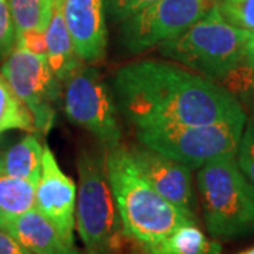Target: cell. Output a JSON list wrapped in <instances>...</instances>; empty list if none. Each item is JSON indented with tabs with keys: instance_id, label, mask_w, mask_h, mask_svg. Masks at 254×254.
<instances>
[{
	"instance_id": "obj_2",
	"label": "cell",
	"mask_w": 254,
	"mask_h": 254,
	"mask_svg": "<svg viewBox=\"0 0 254 254\" xmlns=\"http://www.w3.org/2000/svg\"><path fill=\"white\" fill-rule=\"evenodd\" d=\"M105 163L123 232L133 245L157 243L184 223H198L150 185L127 145L106 148Z\"/></svg>"
},
{
	"instance_id": "obj_17",
	"label": "cell",
	"mask_w": 254,
	"mask_h": 254,
	"mask_svg": "<svg viewBox=\"0 0 254 254\" xmlns=\"http://www.w3.org/2000/svg\"><path fill=\"white\" fill-rule=\"evenodd\" d=\"M37 182L0 175V218L16 216L36 208Z\"/></svg>"
},
{
	"instance_id": "obj_29",
	"label": "cell",
	"mask_w": 254,
	"mask_h": 254,
	"mask_svg": "<svg viewBox=\"0 0 254 254\" xmlns=\"http://www.w3.org/2000/svg\"><path fill=\"white\" fill-rule=\"evenodd\" d=\"M218 1H219V0H218Z\"/></svg>"
},
{
	"instance_id": "obj_20",
	"label": "cell",
	"mask_w": 254,
	"mask_h": 254,
	"mask_svg": "<svg viewBox=\"0 0 254 254\" xmlns=\"http://www.w3.org/2000/svg\"><path fill=\"white\" fill-rule=\"evenodd\" d=\"M247 112H254V68L243 64L219 82Z\"/></svg>"
},
{
	"instance_id": "obj_14",
	"label": "cell",
	"mask_w": 254,
	"mask_h": 254,
	"mask_svg": "<svg viewBox=\"0 0 254 254\" xmlns=\"http://www.w3.org/2000/svg\"><path fill=\"white\" fill-rule=\"evenodd\" d=\"M63 3L64 0H54L53 14L46 28L47 61L61 83L85 64L76 54L71 34L65 24Z\"/></svg>"
},
{
	"instance_id": "obj_8",
	"label": "cell",
	"mask_w": 254,
	"mask_h": 254,
	"mask_svg": "<svg viewBox=\"0 0 254 254\" xmlns=\"http://www.w3.org/2000/svg\"><path fill=\"white\" fill-rule=\"evenodd\" d=\"M218 0H158L122 21L120 41L131 54H141L181 36Z\"/></svg>"
},
{
	"instance_id": "obj_28",
	"label": "cell",
	"mask_w": 254,
	"mask_h": 254,
	"mask_svg": "<svg viewBox=\"0 0 254 254\" xmlns=\"http://www.w3.org/2000/svg\"><path fill=\"white\" fill-rule=\"evenodd\" d=\"M0 143H1V138H0Z\"/></svg>"
},
{
	"instance_id": "obj_12",
	"label": "cell",
	"mask_w": 254,
	"mask_h": 254,
	"mask_svg": "<svg viewBox=\"0 0 254 254\" xmlns=\"http://www.w3.org/2000/svg\"><path fill=\"white\" fill-rule=\"evenodd\" d=\"M63 13L79 58L85 64L102 61L108 47L105 0H64Z\"/></svg>"
},
{
	"instance_id": "obj_25",
	"label": "cell",
	"mask_w": 254,
	"mask_h": 254,
	"mask_svg": "<svg viewBox=\"0 0 254 254\" xmlns=\"http://www.w3.org/2000/svg\"><path fill=\"white\" fill-rule=\"evenodd\" d=\"M0 254H33L28 252L26 247L18 243L14 237H11L4 232L3 229H0Z\"/></svg>"
},
{
	"instance_id": "obj_3",
	"label": "cell",
	"mask_w": 254,
	"mask_h": 254,
	"mask_svg": "<svg viewBox=\"0 0 254 254\" xmlns=\"http://www.w3.org/2000/svg\"><path fill=\"white\" fill-rule=\"evenodd\" d=\"M203 222L216 240L254 233V188L242 173L236 155H223L198 168Z\"/></svg>"
},
{
	"instance_id": "obj_7",
	"label": "cell",
	"mask_w": 254,
	"mask_h": 254,
	"mask_svg": "<svg viewBox=\"0 0 254 254\" xmlns=\"http://www.w3.org/2000/svg\"><path fill=\"white\" fill-rule=\"evenodd\" d=\"M63 105L66 118L89 131L106 148L122 143L118 105L100 72L82 65L64 82Z\"/></svg>"
},
{
	"instance_id": "obj_21",
	"label": "cell",
	"mask_w": 254,
	"mask_h": 254,
	"mask_svg": "<svg viewBox=\"0 0 254 254\" xmlns=\"http://www.w3.org/2000/svg\"><path fill=\"white\" fill-rule=\"evenodd\" d=\"M218 9L229 24L254 31V0H219Z\"/></svg>"
},
{
	"instance_id": "obj_13",
	"label": "cell",
	"mask_w": 254,
	"mask_h": 254,
	"mask_svg": "<svg viewBox=\"0 0 254 254\" xmlns=\"http://www.w3.org/2000/svg\"><path fill=\"white\" fill-rule=\"evenodd\" d=\"M0 229L33 254H78L66 246L54 225L37 208L16 216L0 218Z\"/></svg>"
},
{
	"instance_id": "obj_15",
	"label": "cell",
	"mask_w": 254,
	"mask_h": 254,
	"mask_svg": "<svg viewBox=\"0 0 254 254\" xmlns=\"http://www.w3.org/2000/svg\"><path fill=\"white\" fill-rule=\"evenodd\" d=\"M216 239H209L198 223H184L171 235L151 245H133L131 254H222Z\"/></svg>"
},
{
	"instance_id": "obj_1",
	"label": "cell",
	"mask_w": 254,
	"mask_h": 254,
	"mask_svg": "<svg viewBox=\"0 0 254 254\" xmlns=\"http://www.w3.org/2000/svg\"><path fill=\"white\" fill-rule=\"evenodd\" d=\"M118 109L136 128L196 126L247 118L219 82L177 63L141 60L120 66L112 79Z\"/></svg>"
},
{
	"instance_id": "obj_10",
	"label": "cell",
	"mask_w": 254,
	"mask_h": 254,
	"mask_svg": "<svg viewBox=\"0 0 254 254\" xmlns=\"http://www.w3.org/2000/svg\"><path fill=\"white\" fill-rule=\"evenodd\" d=\"M76 193V184L60 168L54 153L44 145L41 173L36 185V208L54 225L66 246L72 249H75Z\"/></svg>"
},
{
	"instance_id": "obj_4",
	"label": "cell",
	"mask_w": 254,
	"mask_h": 254,
	"mask_svg": "<svg viewBox=\"0 0 254 254\" xmlns=\"http://www.w3.org/2000/svg\"><path fill=\"white\" fill-rule=\"evenodd\" d=\"M249 36L250 30L235 27L222 17L216 3L181 36L157 47L158 53L173 63L220 82L245 64Z\"/></svg>"
},
{
	"instance_id": "obj_16",
	"label": "cell",
	"mask_w": 254,
	"mask_h": 254,
	"mask_svg": "<svg viewBox=\"0 0 254 254\" xmlns=\"http://www.w3.org/2000/svg\"><path fill=\"white\" fill-rule=\"evenodd\" d=\"M44 147L36 134H27L6 151H0V175L38 181Z\"/></svg>"
},
{
	"instance_id": "obj_24",
	"label": "cell",
	"mask_w": 254,
	"mask_h": 254,
	"mask_svg": "<svg viewBox=\"0 0 254 254\" xmlns=\"http://www.w3.org/2000/svg\"><path fill=\"white\" fill-rule=\"evenodd\" d=\"M16 47L24 48L30 53L47 57L46 31L40 30H27L16 34Z\"/></svg>"
},
{
	"instance_id": "obj_19",
	"label": "cell",
	"mask_w": 254,
	"mask_h": 254,
	"mask_svg": "<svg viewBox=\"0 0 254 254\" xmlns=\"http://www.w3.org/2000/svg\"><path fill=\"white\" fill-rule=\"evenodd\" d=\"M16 34L27 30L46 31L53 14L54 0H7Z\"/></svg>"
},
{
	"instance_id": "obj_5",
	"label": "cell",
	"mask_w": 254,
	"mask_h": 254,
	"mask_svg": "<svg viewBox=\"0 0 254 254\" xmlns=\"http://www.w3.org/2000/svg\"><path fill=\"white\" fill-rule=\"evenodd\" d=\"M76 167L75 227L86 254H118L127 237L108 180L105 154L82 150Z\"/></svg>"
},
{
	"instance_id": "obj_22",
	"label": "cell",
	"mask_w": 254,
	"mask_h": 254,
	"mask_svg": "<svg viewBox=\"0 0 254 254\" xmlns=\"http://www.w3.org/2000/svg\"><path fill=\"white\" fill-rule=\"evenodd\" d=\"M236 160L242 173L254 188V112L247 113L245 130L237 148Z\"/></svg>"
},
{
	"instance_id": "obj_26",
	"label": "cell",
	"mask_w": 254,
	"mask_h": 254,
	"mask_svg": "<svg viewBox=\"0 0 254 254\" xmlns=\"http://www.w3.org/2000/svg\"><path fill=\"white\" fill-rule=\"evenodd\" d=\"M245 64L254 68V31H250V36L246 44V58Z\"/></svg>"
},
{
	"instance_id": "obj_9",
	"label": "cell",
	"mask_w": 254,
	"mask_h": 254,
	"mask_svg": "<svg viewBox=\"0 0 254 254\" xmlns=\"http://www.w3.org/2000/svg\"><path fill=\"white\" fill-rule=\"evenodd\" d=\"M1 73L31 112L36 133L47 134L54 126L63 95V83L51 71L47 57L16 47L1 64Z\"/></svg>"
},
{
	"instance_id": "obj_6",
	"label": "cell",
	"mask_w": 254,
	"mask_h": 254,
	"mask_svg": "<svg viewBox=\"0 0 254 254\" xmlns=\"http://www.w3.org/2000/svg\"><path fill=\"white\" fill-rule=\"evenodd\" d=\"M246 119L196 126H168L136 128L140 144L198 170L209 161L236 155L245 130Z\"/></svg>"
},
{
	"instance_id": "obj_27",
	"label": "cell",
	"mask_w": 254,
	"mask_h": 254,
	"mask_svg": "<svg viewBox=\"0 0 254 254\" xmlns=\"http://www.w3.org/2000/svg\"><path fill=\"white\" fill-rule=\"evenodd\" d=\"M237 254H254V247H250V249H247L245 252H240V253Z\"/></svg>"
},
{
	"instance_id": "obj_18",
	"label": "cell",
	"mask_w": 254,
	"mask_h": 254,
	"mask_svg": "<svg viewBox=\"0 0 254 254\" xmlns=\"http://www.w3.org/2000/svg\"><path fill=\"white\" fill-rule=\"evenodd\" d=\"M7 130L36 131L30 109L0 72V133Z\"/></svg>"
},
{
	"instance_id": "obj_11",
	"label": "cell",
	"mask_w": 254,
	"mask_h": 254,
	"mask_svg": "<svg viewBox=\"0 0 254 254\" xmlns=\"http://www.w3.org/2000/svg\"><path fill=\"white\" fill-rule=\"evenodd\" d=\"M130 154L138 170L163 198L188 218L196 219V200L192 185V170L145 145H130Z\"/></svg>"
},
{
	"instance_id": "obj_23",
	"label": "cell",
	"mask_w": 254,
	"mask_h": 254,
	"mask_svg": "<svg viewBox=\"0 0 254 254\" xmlns=\"http://www.w3.org/2000/svg\"><path fill=\"white\" fill-rule=\"evenodd\" d=\"M158 0H108L106 6L113 21L122 23Z\"/></svg>"
}]
</instances>
